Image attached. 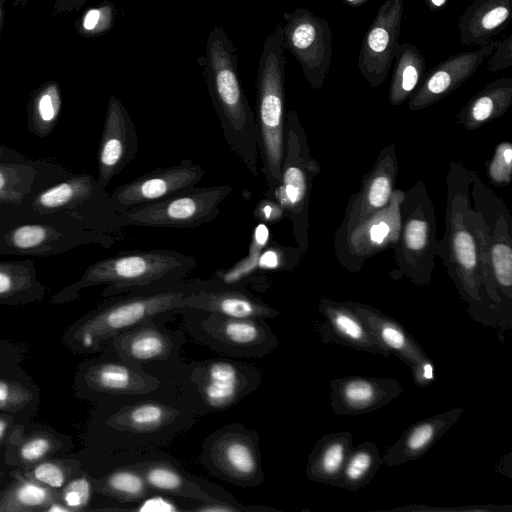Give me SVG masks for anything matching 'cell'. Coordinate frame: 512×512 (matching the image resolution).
<instances>
[{"label": "cell", "instance_id": "6da1fadb", "mask_svg": "<svg viewBox=\"0 0 512 512\" xmlns=\"http://www.w3.org/2000/svg\"><path fill=\"white\" fill-rule=\"evenodd\" d=\"M197 63L229 149L257 177L259 133L255 113L240 82L237 48L224 29H211Z\"/></svg>", "mask_w": 512, "mask_h": 512}, {"label": "cell", "instance_id": "7a4b0ae2", "mask_svg": "<svg viewBox=\"0 0 512 512\" xmlns=\"http://www.w3.org/2000/svg\"><path fill=\"white\" fill-rule=\"evenodd\" d=\"M196 266L195 258L175 250L122 251L89 265L77 281L61 289L49 302H72L82 290L98 285H105L101 293L105 297L167 289L182 283Z\"/></svg>", "mask_w": 512, "mask_h": 512}, {"label": "cell", "instance_id": "3957f363", "mask_svg": "<svg viewBox=\"0 0 512 512\" xmlns=\"http://www.w3.org/2000/svg\"><path fill=\"white\" fill-rule=\"evenodd\" d=\"M194 285L195 280L167 289L131 292L109 299L70 325L62 335V342L75 354L96 352L136 325L182 310V301Z\"/></svg>", "mask_w": 512, "mask_h": 512}, {"label": "cell", "instance_id": "277c9868", "mask_svg": "<svg viewBox=\"0 0 512 512\" xmlns=\"http://www.w3.org/2000/svg\"><path fill=\"white\" fill-rule=\"evenodd\" d=\"M282 23L265 38L256 78L259 163L270 197L281 180L285 149V65Z\"/></svg>", "mask_w": 512, "mask_h": 512}, {"label": "cell", "instance_id": "5b68a950", "mask_svg": "<svg viewBox=\"0 0 512 512\" xmlns=\"http://www.w3.org/2000/svg\"><path fill=\"white\" fill-rule=\"evenodd\" d=\"M28 219H60L118 240L123 239L126 229L110 194L96 177L86 173H70L41 191L28 207Z\"/></svg>", "mask_w": 512, "mask_h": 512}, {"label": "cell", "instance_id": "8992f818", "mask_svg": "<svg viewBox=\"0 0 512 512\" xmlns=\"http://www.w3.org/2000/svg\"><path fill=\"white\" fill-rule=\"evenodd\" d=\"M117 241L60 219H28L0 226V255L49 257L80 246L108 249Z\"/></svg>", "mask_w": 512, "mask_h": 512}, {"label": "cell", "instance_id": "52a82bcc", "mask_svg": "<svg viewBox=\"0 0 512 512\" xmlns=\"http://www.w3.org/2000/svg\"><path fill=\"white\" fill-rule=\"evenodd\" d=\"M232 190L230 185L187 188L121 213L120 223L125 228H198L219 215L221 204Z\"/></svg>", "mask_w": 512, "mask_h": 512}, {"label": "cell", "instance_id": "ba28073f", "mask_svg": "<svg viewBox=\"0 0 512 512\" xmlns=\"http://www.w3.org/2000/svg\"><path fill=\"white\" fill-rule=\"evenodd\" d=\"M318 171V163L309 156L299 117L295 111L290 110L286 115L281 180L269 198L278 202L284 213L289 215L295 239L302 251L307 246L306 220L310 182Z\"/></svg>", "mask_w": 512, "mask_h": 512}, {"label": "cell", "instance_id": "9c48e42d", "mask_svg": "<svg viewBox=\"0 0 512 512\" xmlns=\"http://www.w3.org/2000/svg\"><path fill=\"white\" fill-rule=\"evenodd\" d=\"M283 18L284 50L297 60L310 86L320 89L332 59L333 38L329 22L304 7L285 12Z\"/></svg>", "mask_w": 512, "mask_h": 512}, {"label": "cell", "instance_id": "30bf717a", "mask_svg": "<svg viewBox=\"0 0 512 512\" xmlns=\"http://www.w3.org/2000/svg\"><path fill=\"white\" fill-rule=\"evenodd\" d=\"M403 16V0H384L363 36L358 68L365 80L375 88L383 83L392 68Z\"/></svg>", "mask_w": 512, "mask_h": 512}, {"label": "cell", "instance_id": "8fae6325", "mask_svg": "<svg viewBox=\"0 0 512 512\" xmlns=\"http://www.w3.org/2000/svg\"><path fill=\"white\" fill-rule=\"evenodd\" d=\"M204 175L205 171L199 164L183 159L176 165L154 169L119 185L110 193L112 206L121 214L194 187Z\"/></svg>", "mask_w": 512, "mask_h": 512}, {"label": "cell", "instance_id": "7c38bea8", "mask_svg": "<svg viewBox=\"0 0 512 512\" xmlns=\"http://www.w3.org/2000/svg\"><path fill=\"white\" fill-rule=\"evenodd\" d=\"M75 384L84 396L112 397L151 393L159 381L121 359H91L79 365Z\"/></svg>", "mask_w": 512, "mask_h": 512}, {"label": "cell", "instance_id": "4fadbf2b", "mask_svg": "<svg viewBox=\"0 0 512 512\" xmlns=\"http://www.w3.org/2000/svg\"><path fill=\"white\" fill-rule=\"evenodd\" d=\"M349 303L379 343L410 368L416 386L428 387L434 381L432 360L402 324L370 305Z\"/></svg>", "mask_w": 512, "mask_h": 512}, {"label": "cell", "instance_id": "5bb4252c", "mask_svg": "<svg viewBox=\"0 0 512 512\" xmlns=\"http://www.w3.org/2000/svg\"><path fill=\"white\" fill-rule=\"evenodd\" d=\"M139 151L135 124L119 98L111 95L108 100L97 162L99 184L106 189Z\"/></svg>", "mask_w": 512, "mask_h": 512}, {"label": "cell", "instance_id": "9a60e30c", "mask_svg": "<svg viewBox=\"0 0 512 512\" xmlns=\"http://www.w3.org/2000/svg\"><path fill=\"white\" fill-rule=\"evenodd\" d=\"M184 309L242 319H267L279 315L276 309L248 292L243 285L218 279L195 280L194 288L182 301Z\"/></svg>", "mask_w": 512, "mask_h": 512}, {"label": "cell", "instance_id": "2e32d148", "mask_svg": "<svg viewBox=\"0 0 512 512\" xmlns=\"http://www.w3.org/2000/svg\"><path fill=\"white\" fill-rule=\"evenodd\" d=\"M403 391L394 378L344 376L329 383V403L337 416H358L376 411Z\"/></svg>", "mask_w": 512, "mask_h": 512}, {"label": "cell", "instance_id": "e0dca14e", "mask_svg": "<svg viewBox=\"0 0 512 512\" xmlns=\"http://www.w3.org/2000/svg\"><path fill=\"white\" fill-rule=\"evenodd\" d=\"M498 40L476 49L449 56L435 65L410 98L411 111L426 108L452 93L466 82L492 53Z\"/></svg>", "mask_w": 512, "mask_h": 512}, {"label": "cell", "instance_id": "ac0fdd59", "mask_svg": "<svg viewBox=\"0 0 512 512\" xmlns=\"http://www.w3.org/2000/svg\"><path fill=\"white\" fill-rule=\"evenodd\" d=\"M70 173L64 165L46 159L0 163V201L28 209L41 191Z\"/></svg>", "mask_w": 512, "mask_h": 512}, {"label": "cell", "instance_id": "d6986e66", "mask_svg": "<svg viewBox=\"0 0 512 512\" xmlns=\"http://www.w3.org/2000/svg\"><path fill=\"white\" fill-rule=\"evenodd\" d=\"M318 309L325 318V322L318 327L323 343H335L373 355L385 357L391 355L375 338L349 302L321 298Z\"/></svg>", "mask_w": 512, "mask_h": 512}, {"label": "cell", "instance_id": "ffe728a7", "mask_svg": "<svg viewBox=\"0 0 512 512\" xmlns=\"http://www.w3.org/2000/svg\"><path fill=\"white\" fill-rule=\"evenodd\" d=\"M206 313L200 323L201 330L212 344L228 347L229 353L239 355L259 354L277 346L275 335L264 319H242Z\"/></svg>", "mask_w": 512, "mask_h": 512}, {"label": "cell", "instance_id": "44dd1931", "mask_svg": "<svg viewBox=\"0 0 512 512\" xmlns=\"http://www.w3.org/2000/svg\"><path fill=\"white\" fill-rule=\"evenodd\" d=\"M72 447L70 436L50 426L18 423L4 446V460L22 470L44 459L64 456Z\"/></svg>", "mask_w": 512, "mask_h": 512}, {"label": "cell", "instance_id": "7402d4cb", "mask_svg": "<svg viewBox=\"0 0 512 512\" xmlns=\"http://www.w3.org/2000/svg\"><path fill=\"white\" fill-rule=\"evenodd\" d=\"M404 199V192L393 190L386 206L347 232V244L352 254L360 257L371 256L398 243L402 230L401 205Z\"/></svg>", "mask_w": 512, "mask_h": 512}, {"label": "cell", "instance_id": "603a6c76", "mask_svg": "<svg viewBox=\"0 0 512 512\" xmlns=\"http://www.w3.org/2000/svg\"><path fill=\"white\" fill-rule=\"evenodd\" d=\"M469 223L471 224L470 220ZM450 257L460 282L462 297L469 303L481 301V258L478 240L462 212L453 211L449 225Z\"/></svg>", "mask_w": 512, "mask_h": 512}, {"label": "cell", "instance_id": "cb8c5ba5", "mask_svg": "<svg viewBox=\"0 0 512 512\" xmlns=\"http://www.w3.org/2000/svg\"><path fill=\"white\" fill-rule=\"evenodd\" d=\"M463 412L462 407L452 408L413 423L382 456L383 464L399 466L421 458L458 421Z\"/></svg>", "mask_w": 512, "mask_h": 512}, {"label": "cell", "instance_id": "d4e9b609", "mask_svg": "<svg viewBox=\"0 0 512 512\" xmlns=\"http://www.w3.org/2000/svg\"><path fill=\"white\" fill-rule=\"evenodd\" d=\"M210 459L229 480L240 484L260 480L262 471L257 446L243 432L226 431L214 438Z\"/></svg>", "mask_w": 512, "mask_h": 512}, {"label": "cell", "instance_id": "484cf974", "mask_svg": "<svg viewBox=\"0 0 512 512\" xmlns=\"http://www.w3.org/2000/svg\"><path fill=\"white\" fill-rule=\"evenodd\" d=\"M198 390L206 407L224 409L252 388L244 367L228 360H213L199 368Z\"/></svg>", "mask_w": 512, "mask_h": 512}, {"label": "cell", "instance_id": "4316f807", "mask_svg": "<svg viewBox=\"0 0 512 512\" xmlns=\"http://www.w3.org/2000/svg\"><path fill=\"white\" fill-rule=\"evenodd\" d=\"M512 0H474L459 16V41L465 46H484L511 22Z\"/></svg>", "mask_w": 512, "mask_h": 512}, {"label": "cell", "instance_id": "83f0119b", "mask_svg": "<svg viewBox=\"0 0 512 512\" xmlns=\"http://www.w3.org/2000/svg\"><path fill=\"white\" fill-rule=\"evenodd\" d=\"M396 174L397 161L392 144L382 151L375 166L364 179L359 196L352 205L347 232L388 204Z\"/></svg>", "mask_w": 512, "mask_h": 512}, {"label": "cell", "instance_id": "f1b7e54d", "mask_svg": "<svg viewBox=\"0 0 512 512\" xmlns=\"http://www.w3.org/2000/svg\"><path fill=\"white\" fill-rule=\"evenodd\" d=\"M110 344L119 359L135 366L166 359L173 349L172 337L155 326L152 320L120 333Z\"/></svg>", "mask_w": 512, "mask_h": 512}, {"label": "cell", "instance_id": "f546056e", "mask_svg": "<svg viewBox=\"0 0 512 512\" xmlns=\"http://www.w3.org/2000/svg\"><path fill=\"white\" fill-rule=\"evenodd\" d=\"M352 447L353 436L349 431L333 432L319 438L308 457L307 478L333 487Z\"/></svg>", "mask_w": 512, "mask_h": 512}, {"label": "cell", "instance_id": "4dcf8cb0", "mask_svg": "<svg viewBox=\"0 0 512 512\" xmlns=\"http://www.w3.org/2000/svg\"><path fill=\"white\" fill-rule=\"evenodd\" d=\"M47 287L36 274L33 260L0 261V306H23L40 302Z\"/></svg>", "mask_w": 512, "mask_h": 512}, {"label": "cell", "instance_id": "1f68e13d", "mask_svg": "<svg viewBox=\"0 0 512 512\" xmlns=\"http://www.w3.org/2000/svg\"><path fill=\"white\" fill-rule=\"evenodd\" d=\"M40 406V390L19 366L0 370V412L25 423Z\"/></svg>", "mask_w": 512, "mask_h": 512}, {"label": "cell", "instance_id": "d6a6232c", "mask_svg": "<svg viewBox=\"0 0 512 512\" xmlns=\"http://www.w3.org/2000/svg\"><path fill=\"white\" fill-rule=\"evenodd\" d=\"M511 103L512 78H499L472 97L458 119L467 130H474L504 114Z\"/></svg>", "mask_w": 512, "mask_h": 512}, {"label": "cell", "instance_id": "836d02e7", "mask_svg": "<svg viewBox=\"0 0 512 512\" xmlns=\"http://www.w3.org/2000/svg\"><path fill=\"white\" fill-rule=\"evenodd\" d=\"M12 481L0 491V512H46L59 499V490L38 484L14 469Z\"/></svg>", "mask_w": 512, "mask_h": 512}, {"label": "cell", "instance_id": "e575fe53", "mask_svg": "<svg viewBox=\"0 0 512 512\" xmlns=\"http://www.w3.org/2000/svg\"><path fill=\"white\" fill-rule=\"evenodd\" d=\"M394 69L389 87V102L400 105L407 100L424 77L426 61L419 48L408 42L399 43L394 55Z\"/></svg>", "mask_w": 512, "mask_h": 512}, {"label": "cell", "instance_id": "d590c367", "mask_svg": "<svg viewBox=\"0 0 512 512\" xmlns=\"http://www.w3.org/2000/svg\"><path fill=\"white\" fill-rule=\"evenodd\" d=\"M177 416V410L161 402L142 401L120 409L110 418L109 424L125 432L149 433L161 430Z\"/></svg>", "mask_w": 512, "mask_h": 512}, {"label": "cell", "instance_id": "8d00e7d4", "mask_svg": "<svg viewBox=\"0 0 512 512\" xmlns=\"http://www.w3.org/2000/svg\"><path fill=\"white\" fill-rule=\"evenodd\" d=\"M61 107V90L56 81H47L37 87L27 105V128L30 133L41 138L50 135L57 125Z\"/></svg>", "mask_w": 512, "mask_h": 512}, {"label": "cell", "instance_id": "74e56055", "mask_svg": "<svg viewBox=\"0 0 512 512\" xmlns=\"http://www.w3.org/2000/svg\"><path fill=\"white\" fill-rule=\"evenodd\" d=\"M383 465L379 448L371 441H364L351 448L343 471L333 487L359 491L366 487Z\"/></svg>", "mask_w": 512, "mask_h": 512}, {"label": "cell", "instance_id": "f35d334b", "mask_svg": "<svg viewBox=\"0 0 512 512\" xmlns=\"http://www.w3.org/2000/svg\"><path fill=\"white\" fill-rule=\"evenodd\" d=\"M150 489L167 494L194 497L204 501L215 500L207 497L205 492L190 482L178 469L171 464H146L139 469Z\"/></svg>", "mask_w": 512, "mask_h": 512}, {"label": "cell", "instance_id": "ab89813d", "mask_svg": "<svg viewBox=\"0 0 512 512\" xmlns=\"http://www.w3.org/2000/svg\"><path fill=\"white\" fill-rule=\"evenodd\" d=\"M95 492L122 502L145 498L150 488L139 469L118 468L99 480H94Z\"/></svg>", "mask_w": 512, "mask_h": 512}, {"label": "cell", "instance_id": "60d3db41", "mask_svg": "<svg viewBox=\"0 0 512 512\" xmlns=\"http://www.w3.org/2000/svg\"><path fill=\"white\" fill-rule=\"evenodd\" d=\"M17 470L24 477L55 490L61 489L70 479L82 472L78 460L63 456L47 458L25 469Z\"/></svg>", "mask_w": 512, "mask_h": 512}, {"label": "cell", "instance_id": "b9f144b4", "mask_svg": "<svg viewBox=\"0 0 512 512\" xmlns=\"http://www.w3.org/2000/svg\"><path fill=\"white\" fill-rule=\"evenodd\" d=\"M493 283L498 292L512 297V248L508 235L497 236L489 246Z\"/></svg>", "mask_w": 512, "mask_h": 512}, {"label": "cell", "instance_id": "7bdbcfd3", "mask_svg": "<svg viewBox=\"0 0 512 512\" xmlns=\"http://www.w3.org/2000/svg\"><path fill=\"white\" fill-rule=\"evenodd\" d=\"M117 17V8L109 0L87 9L75 22L77 33L85 38L99 37L109 32Z\"/></svg>", "mask_w": 512, "mask_h": 512}, {"label": "cell", "instance_id": "ee69618b", "mask_svg": "<svg viewBox=\"0 0 512 512\" xmlns=\"http://www.w3.org/2000/svg\"><path fill=\"white\" fill-rule=\"evenodd\" d=\"M268 240L267 227L264 224L258 225L252 237L248 255L231 269L220 271V276L217 279L228 284H240L246 276L258 269L260 255Z\"/></svg>", "mask_w": 512, "mask_h": 512}, {"label": "cell", "instance_id": "f6af8a7d", "mask_svg": "<svg viewBox=\"0 0 512 512\" xmlns=\"http://www.w3.org/2000/svg\"><path fill=\"white\" fill-rule=\"evenodd\" d=\"M431 227L422 214L414 213L403 226L402 246L408 259H416L427 249Z\"/></svg>", "mask_w": 512, "mask_h": 512}, {"label": "cell", "instance_id": "bcb514c9", "mask_svg": "<svg viewBox=\"0 0 512 512\" xmlns=\"http://www.w3.org/2000/svg\"><path fill=\"white\" fill-rule=\"evenodd\" d=\"M94 491V480L82 471L59 489V499L70 512H80L87 510Z\"/></svg>", "mask_w": 512, "mask_h": 512}, {"label": "cell", "instance_id": "7dc6e473", "mask_svg": "<svg viewBox=\"0 0 512 512\" xmlns=\"http://www.w3.org/2000/svg\"><path fill=\"white\" fill-rule=\"evenodd\" d=\"M512 173V146L510 142H502L495 150L488 167L490 179L498 185H507Z\"/></svg>", "mask_w": 512, "mask_h": 512}, {"label": "cell", "instance_id": "c3c4849f", "mask_svg": "<svg viewBox=\"0 0 512 512\" xmlns=\"http://www.w3.org/2000/svg\"><path fill=\"white\" fill-rule=\"evenodd\" d=\"M487 69L490 72H497L512 66V34L504 39L498 40L495 49L486 58Z\"/></svg>", "mask_w": 512, "mask_h": 512}, {"label": "cell", "instance_id": "681fc988", "mask_svg": "<svg viewBox=\"0 0 512 512\" xmlns=\"http://www.w3.org/2000/svg\"><path fill=\"white\" fill-rule=\"evenodd\" d=\"M288 250V248H283L276 245L270 246L267 250L263 249L258 261V269H290L292 265L288 264Z\"/></svg>", "mask_w": 512, "mask_h": 512}, {"label": "cell", "instance_id": "f907efd6", "mask_svg": "<svg viewBox=\"0 0 512 512\" xmlns=\"http://www.w3.org/2000/svg\"><path fill=\"white\" fill-rule=\"evenodd\" d=\"M284 214L280 204L269 197L259 201L254 211V216L264 223L278 222Z\"/></svg>", "mask_w": 512, "mask_h": 512}, {"label": "cell", "instance_id": "816d5d0a", "mask_svg": "<svg viewBox=\"0 0 512 512\" xmlns=\"http://www.w3.org/2000/svg\"><path fill=\"white\" fill-rule=\"evenodd\" d=\"M22 359L23 350L18 344L0 340V370L17 367Z\"/></svg>", "mask_w": 512, "mask_h": 512}, {"label": "cell", "instance_id": "f5cc1de1", "mask_svg": "<svg viewBox=\"0 0 512 512\" xmlns=\"http://www.w3.org/2000/svg\"><path fill=\"white\" fill-rule=\"evenodd\" d=\"M28 219V209L0 201V226Z\"/></svg>", "mask_w": 512, "mask_h": 512}, {"label": "cell", "instance_id": "db71d44e", "mask_svg": "<svg viewBox=\"0 0 512 512\" xmlns=\"http://www.w3.org/2000/svg\"><path fill=\"white\" fill-rule=\"evenodd\" d=\"M20 423L14 416L0 412V448L4 447L16 427Z\"/></svg>", "mask_w": 512, "mask_h": 512}, {"label": "cell", "instance_id": "11a10c76", "mask_svg": "<svg viewBox=\"0 0 512 512\" xmlns=\"http://www.w3.org/2000/svg\"><path fill=\"white\" fill-rule=\"evenodd\" d=\"M87 0H56L53 6V16L68 13L81 8Z\"/></svg>", "mask_w": 512, "mask_h": 512}, {"label": "cell", "instance_id": "9f6ffc18", "mask_svg": "<svg viewBox=\"0 0 512 512\" xmlns=\"http://www.w3.org/2000/svg\"><path fill=\"white\" fill-rule=\"evenodd\" d=\"M28 158L16 149L0 143V163L22 162Z\"/></svg>", "mask_w": 512, "mask_h": 512}, {"label": "cell", "instance_id": "6f0895ef", "mask_svg": "<svg viewBox=\"0 0 512 512\" xmlns=\"http://www.w3.org/2000/svg\"><path fill=\"white\" fill-rule=\"evenodd\" d=\"M449 0H424L425 5L431 11L441 9Z\"/></svg>", "mask_w": 512, "mask_h": 512}, {"label": "cell", "instance_id": "680465c9", "mask_svg": "<svg viewBox=\"0 0 512 512\" xmlns=\"http://www.w3.org/2000/svg\"><path fill=\"white\" fill-rule=\"evenodd\" d=\"M343 1L350 6L358 7V6H361L364 3L368 2L369 0H343Z\"/></svg>", "mask_w": 512, "mask_h": 512}, {"label": "cell", "instance_id": "91938a15", "mask_svg": "<svg viewBox=\"0 0 512 512\" xmlns=\"http://www.w3.org/2000/svg\"><path fill=\"white\" fill-rule=\"evenodd\" d=\"M4 3H5V0H0V35H1V31H2V26H3Z\"/></svg>", "mask_w": 512, "mask_h": 512}, {"label": "cell", "instance_id": "94428289", "mask_svg": "<svg viewBox=\"0 0 512 512\" xmlns=\"http://www.w3.org/2000/svg\"><path fill=\"white\" fill-rule=\"evenodd\" d=\"M31 0H13L12 7L13 8H21L25 6Z\"/></svg>", "mask_w": 512, "mask_h": 512}, {"label": "cell", "instance_id": "6125c7cd", "mask_svg": "<svg viewBox=\"0 0 512 512\" xmlns=\"http://www.w3.org/2000/svg\"><path fill=\"white\" fill-rule=\"evenodd\" d=\"M5 477V472L0 469V481Z\"/></svg>", "mask_w": 512, "mask_h": 512}, {"label": "cell", "instance_id": "be15d7a7", "mask_svg": "<svg viewBox=\"0 0 512 512\" xmlns=\"http://www.w3.org/2000/svg\"><path fill=\"white\" fill-rule=\"evenodd\" d=\"M240 1H242V0H240Z\"/></svg>", "mask_w": 512, "mask_h": 512}]
</instances>
